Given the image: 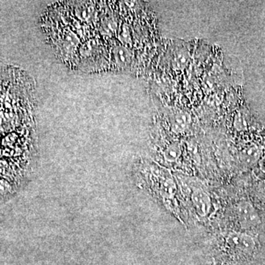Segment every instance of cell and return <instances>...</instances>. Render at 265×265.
<instances>
[{
  "label": "cell",
  "mask_w": 265,
  "mask_h": 265,
  "mask_svg": "<svg viewBox=\"0 0 265 265\" xmlns=\"http://www.w3.org/2000/svg\"><path fill=\"white\" fill-rule=\"evenodd\" d=\"M191 123V116L184 112H178L172 120V130L176 132H184Z\"/></svg>",
  "instance_id": "obj_4"
},
{
  "label": "cell",
  "mask_w": 265,
  "mask_h": 265,
  "mask_svg": "<svg viewBox=\"0 0 265 265\" xmlns=\"http://www.w3.org/2000/svg\"><path fill=\"white\" fill-rule=\"evenodd\" d=\"M115 58H116L118 64L121 66H126L130 62V54L126 48L120 46L116 48Z\"/></svg>",
  "instance_id": "obj_7"
},
{
  "label": "cell",
  "mask_w": 265,
  "mask_h": 265,
  "mask_svg": "<svg viewBox=\"0 0 265 265\" xmlns=\"http://www.w3.org/2000/svg\"><path fill=\"white\" fill-rule=\"evenodd\" d=\"M258 163L262 172L265 174V156L262 157V158L260 159V162H258Z\"/></svg>",
  "instance_id": "obj_9"
},
{
  "label": "cell",
  "mask_w": 265,
  "mask_h": 265,
  "mask_svg": "<svg viewBox=\"0 0 265 265\" xmlns=\"http://www.w3.org/2000/svg\"><path fill=\"white\" fill-rule=\"evenodd\" d=\"M188 53L184 50H180L174 54V63L176 66L178 68H183L186 66L188 60Z\"/></svg>",
  "instance_id": "obj_8"
},
{
  "label": "cell",
  "mask_w": 265,
  "mask_h": 265,
  "mask_svg": "<svg viewBox=\"0 0 265 265\" xmlns=\"http://www.w3.org/2000/svg\"><path fill=\"white\" fill-rule=\"evenodd\" d=\"M182 155V149L178 144H171L166 148L164 152V158L168 162H174L179 158Z\"/></svg>",
  "instance_id": "obj_6"
},
{
  "label": "cell",
  "mask_w": 265,
  "mask_h": 265,
  "mask_svg": "<svg viewBox=\"0 0 265 265\" xmlns=\"http://www.w3.org/2000/svg\"><path fill=\"white\" fill-rule=\"evenodd\" d=\"M226 242L232 248L243 254H250L256 248L254 238L247 234L240 232H232L229 234L226 238Z\"/></svg>",
  "instance_id": "obj_2"
},
{
  "label": "cell",
  "mask_w": 265,
  "mask_h": 265,
  "mask_svg": "<svg viewBox=\"0 0 265 265\" xmlns=\"http://www.w3.org/2000/svg\"><path fill=\"white\" fill-rule=\"evenodd\" d=\"M191 200L199 216H206L210 214L212 208V200L208 193L204 190L194 188L192 192Z\"/></svg>",
  "instance_id": "obj_3"
},
{
  "label": "cell",
  "mask_w": 265,
  "mask_h": 265,
  "mask_svg": "<svg viewBox=\"0 0 265 265\" xmlns=\"http://www.w3.org/2000/svg\"><path fill=\"white\" fill-rule=\"evenodd\" d=\"M262 152L256 146H250L243 150L242 152V160L246 164L252 166L254 164L260 162L261 159Z\"/></svg>",
  "instance_id": "obj_5"
},
{
  "label": "cell",
  "mask_w": 265,
  "mask_h": 265,
  "mask_svg": "<svg viewBox=\"0 0 265 265\" xmlns=\"http://www.w3.org/2000/svg\"><path fill=\"white\" fill-rule=\"evenodd\" d=\"M236 215L238 222L243 228H252L261 222L258 212L248 201H242L238 204Z\"/></svg>",
  "instance_id": "obj_1"
}]
</instances>
